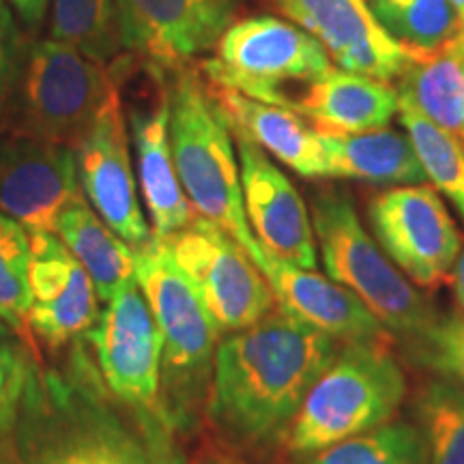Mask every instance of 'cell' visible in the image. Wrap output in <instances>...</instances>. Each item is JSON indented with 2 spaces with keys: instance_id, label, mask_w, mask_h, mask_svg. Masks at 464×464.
Listing matches in <instances>:
<instances>
[{
  "instance_id": "cell-34",
  "label": "cell",
  "mask_w": 464,
  "mask_h": 464,
  "mask_svg": "<svg viewBox=\"0 0 464 464\" xmlns=\"http://www.w3.org/2000/svg\"><path fill=\"white\" fill-rule=\"evenodd\" d=\"M48 3L50 0H11V5L17 9V14H20L22 20H24L31 28L42 24Z\"/></svg>"
},
{
  "instance_id": "cell-37",
  "label": "cell",
  "mask_w": 464,
  "mask_h": 464,
  "mask_svg": "<svg viewBox=\"0 0 464 464\" xmlns=\"http://www.w3.org/2000/svg\"><path fill=\"white\" fill-rule=\"evenodd\" d=\"M451 45L458 50V54H460L464 58V31L458 33L454 39H451Z\"/></svg>"
},
{
  "instance_id": "cell-15",
  "label": "cell",
  "mask_w": 464,
  "mask_h": 464,
  "mask_svg": "<svg viewBox=\"0 0 464 464\" xmlns=\"http://www.w3.org/2000/svg\"><path fill=\"white\" fill-rule=\"evenodd\" d=\"M235 136L246 216L260 246L288 263L316 269L318 243L304 198L256 142Z\"/></svg>"
},
{
  "instance_id": "cell-6",
  "label": "cell",
  "mask_w": 464,
  "mask_h": 464,
  "mask_svg": "<svg viewBox=\"0 0 464 464\" xmlns=\"http://www.w3.org/2000/svg\"><path fill=\"white\" fill-rule=\"evenodd\" d=\"M312 224L327 276L351 290L392 335L413 342L437 321L430 301L363 228L346 191L323 189L312 200Z\"/></svg>"
},
{
  "instance_id": "cell-19",
  "label": "cell",
  "mask_w": 464,
  "mask_h": 464,
  "mask_svg": "<svg viewBox=\"0 0 464 464\" xmlns=\"http://www.w3.org/2000/svg\"><path fill=\"white\" fill-rule=\"evenodd\" d=\"M130 125L144 207L153 224V235L166 239L196 216L172 160L168 89H161L153 108L131 110Z\"/></svg>"
},
{
  "instance_id": "cell-2",
  "label": "cell",
  "mask_w": 464,
  "mask_h": 464,
  "mask_svg": "<svg viewBox=\"0 0 464 464\" xmlns=\"http://www.w3.org/2000/svg\"><path fill=\"white\" fill-rule=\"evenodd\" d=\"M340 342L277 304L258 323L219 338L205 415L235 448H269L286 434Z\"/></svg>"
},
{
  "instance_id": "cell-25",
  "label": "cell",
  "mask_w": 464,
  "mask_h": 464,
  "mask_svg": "<svg viewBox=\"0 0 464 464\" xmlns=\"http://www.w3.org/2000/svg\"><path fill=\"white\" fill-rule=\"evenodd\" d=\"M415 426L426 445L428 464H464V387L437 376L415 396Z\"/></svg>"
},
{
  "instance_id": "cell-3",
  "label": "cell",
  "mask_w": 464,
  "mask_h": 464,
  "mask_svg": "<svg viewBox=\"0 0 464 464\" xmlns=\"http://www.w3.org/2000/svg\"><path fill=\"white\" fill-rule=\"evenodd\" d=\"M133 252L136 282L164 335L160 406L174 430L188 434L205 415L222 332L161 237Z\"/></svg>"
},
{
  "instance_id": "cell-21",
  "label": "cell",
  "mask_w": 464,
  "mask_h": 464,
  "mask_svg": "<svg viewBox=\"0 0 464 464\" xmlns=\"http://www.w3.org/2000/svg\"><path fill=\"white\" fill-rule=\"evenodd\" d=\"M213 95L228 116L232 131L256 142L265 153L274 155L284 166L305 179H323L324 153L321 136L310 121L295 110L274 106L230 89L211 84Z\"/></svg>"
},
{
  "instance_id": "cell-9",
  "label": "cell",
  "mask_w": 464,
  "mask_h": 464,
  "mask_svg": "<svg viewBox=\"0 0 464 464\" xmlns=\"http://www.w3.org/2000/svg\"><path fill=\"white\" fill-rule=\"evenodd\" d=\"M222 334L258 323L277 305L260 266L230 232L196 213L164 239Z\"/></svg>"
},
{
  "instance_id": "cell-17",
  "label": "cell",
  "mask_w": 464,
  "mask_h": 464,
  "mask_svg": "<svg viewBox=\"0 0 464 464\" xmlns=\"http://www.w3.org/2000/svg\"><path fill=\"white\" fill-rule=\"evenodd\" d=\"M290 22L314 34L346 72L392 82L404 72L411 50L392 37L368 0H277Z\"/></svg>"
},
{
  "instance_id": "cell-36",
  "label": "cell",
  "mask_w": 464,
  "mask_h": 464,
  "mask_svg": "<svg viewBox=\"0 0 464 464\" xmlns=\"http://www.w3.org/2000/svg\"><path fill=\"white\" fill-rule=\"evenodd\" d=\"M450 280H451V288H454V299L464 316V246L460 249V256H458V260H456Z\"/></svg>"
},
{
  "instance_id": "cell-22",
  "label": "cell",
  "mask_w": 464,
  "mask_h": 464,
  "mask_svg": "<svg viewBox=\"0 0 464 464\" xmlns=\"http://www.w3.org/2000/svg\"><path fill=\"white\" fill-rule=\"evenodd\" d=\"M327 179H353L374 185L426 183L420 155L406 133L376 130L365 133L318 131Z\"/></svg>"
},
{
  "instance_id": "cell-29",
  "label": "cell",
  "mask_w": 464,
  "mask_h": 464,
  "mask_svg": "<svg viewBox=\"0 0 464 464\" xmlns=\"http://www.w3.org/2000/svg\"><path fill=\"white\" fill-rule=\"evenodd\" d=\"M301 464H428V458L420 428L406 421H390L305 456Z\"/></svg>"
},
{
  "instance_id": "cell-12",
  "label": "cell",
  "mask_w": 464,
  "mask_h": 464,
  "mask_svg": "<svg viewBox=\"0 0 464 464\" xmlns=\"http://www.w3.org/2000/svg\"><path fill=\"white\" fill-rule=\"evenodd\" d=\"M82 196L72 144L31 131H0V211L31 232H56L69 202Z\"/></svg>"
},
{
  "instance_id": "cell-18",
  "label": "cell",
  "mask_w": 464,
  "mask_h": 464,
  "mask_svg": "<svg viewBox=\"0 0 464 464\" xmlns=\"http://www.w3.org/2000/svg\"><path fill=\"white\" fill-rule=\"evenodd\" d=\"M260 271L269 280L277 304L284 310L338 340L340 344L393 342V335L382 327L379 318L351 290L332 277L327 280L316 274V269H304L266 249Z\"/></svg>"
},
{
  "instance_id": "cell-5",
  "label": "cell",
  "mask_w": 464,
  "mask_h": 464,
  "mask_svg": "<svg viewBox=\"0 0 464 464\" xmlns=\"http://www.w3.org/2000/svg\"><path fill=\"white\" fill-rule=\"evenodd\" d=\"M392 342L342 344L307 392L286 434V450L312 456L340 440L393 421L406 398V376Z\"/></svg>"
},
{
  "instance_id": "cell-32",
  "label": "cell",
  "mask_w": 464,
  "mask_h": 464,
  "mask_svg": "<svg viewBox=\"0 0 464 464\" xmlns=\"http://www.w3.org/2000/svg\"><path fill=\"white\" fill-rule=\"evenodd\" d=\"M415 357L437 376L464 387V316L437 318L420 338L409 342Z\"/></svg>"
},
{
  "instance_id": "cell-26",
  "label": "cell",
  "mask_w": 464,
  "mask_h": 464,
  "mask_svg": "<svg viewBox=\"0 0 464 464\" xmlns=\"http://www.w3.org/2000/svg\"><path fill=\"white\" fill-rule=\"evenodd\" d=\"M400 100V97H398ZM400 123L420 155L432 188L451 202L464 219V144L454 133L432 123L413 103L400 100Z\"/></svg>"
},
{
  "instance_id": "cell-8",
  "label": "cell",
  "mask_w": 464,
  "mask_h": 464,
  "mask_svg": "<svg viewBox=\"0 0 464 464\" xmlns=\"http://www.w3.org/2000/svg\"><path fill=\"white\" fill-rule=\"evenodd\" d=\"M15 86V127L73 149L119 91L106 63L56 39H42L26 50Z\"/></svg>"
},
{
  "instance_id": "cell-10",
  "label": "cell",
  "mask_w": 464,
  "mask_h": 464,
  "mask_svg": "<svg viewBox=\"0 0 464 464\" xmlns=\"http://www.w3.org/2000/svg\"><path fill=\"white\" fill-rule=\"evenodd\" d=\"M372 235L415 286L437 288L451 277L462 237L432 185H396L368 205Z\"/></svg>"
},
{
  "instance_id": "cell-31",
  "label": "cell",
  "mask_w": 464,
  "mask_h": 464,
  "mask_svg": "<svg viewBox=\"0 0 464 464\" xmlns=\"http://www.w3.org/2000/svg\"><path fill=\"white\" fill-rule=\"evenodd\" d=\"M42 355L33 342L0 321V440L15 426Z\"/></svg>"
},
{
  "instance_id": "cell-14",
  "label": "cell",
  "mask_w": 464,
  "mask_h": 464,
  "mask_svg": "<svg viewBox=\"0 0 464 464\" xmlns=\"http://www.w3.org/2000/svg\"><path fill=\"white\" fill-rule=\"evenodd\" d=\"M123 50L160 69L216 48L232 22V0H114Z\"/></svg>"
},
{
  "instance_id": "cell-38",
  "label": "cell",
  "mask_w": 464,
  "mask_h": 464,
  "mask_svg": "<svg viewBox=\"0 0 464 464\" xmlns=\"http://www.w3.org/2000/svg\"><path fill=\"white\" fill-rule=\"evenodd\" d=\"M451 3H454V7L458 11V15H460L462 26H464V0H451Z\"/></svg>"
},
{
  "instance_id": "cell-30",
  "label": "cell",
  "mask_w": 464,
  "mask_h": 464,
  "mask_svg": "<svg viewBox=\"0 0 464 464\" xmlns=\"http://www.w3.org/2000/svg\"><path fill=\"white\" fill-rule=\"evenodd\" d=\"M31 232L0 211V321L33 342L31 307Z\"/></svg>"
},
{
  "instance_id": "cell-24",
  "label": "cell",
  "mask_w": 464,
  "mask_h": 464,
  "mask_svg": "<svg viewBox=\"0 0 464 464\" xmlns=\"http://www.w3.org/2000/svg\"><path fill=\"white\" fill-rule=\"evenodd\" d=\"M398 97L423 116L464 138V58L445 44L430 52H413L398 78Z\"/></svg>"
},
{
  "instance_id": "cell-28",
  "label": "cell",
  "mask_w": 464,
  "mask_h": 464,
  "mask_svg": "<svg viewBox=\"0 0 464 464\" xmlns=\"http://www.w3.org/2000/svg\"><path fill=\"white\" fill-rule=\"evenodd\" d=\"M50 39L108 63L123 50L114 0H52Z\"/></svg>"
},
{
  "instance_id": "cell-39",
  "label": "cell",
  "mask_w": 464,
  "mask_h": 464,
  "mask_svg": "<svg viewBox=\"0 0 464 464\" xmlns=\"http://www.w3.org/2000/svg\"><path fill=\"white\" fill-rule=\"evenodd\" d=\"M462 140H464V138H462Z\"/></svg>"
},
{
  "instance_id": "cell-35",
  "label": "cell",
  "mask_w": 464,
  "mask_h": 464,
  "mask_svg": "<svg viewBox=\"0 0 464 464\" xmlns=\"http://www.w3.org/2000/svg\"><path fill=\"white\" fill-rule=\"evenodd\" d=\"M198 464H247L237 451H228L222 448H208L202 451Z\"/></svg>"
},
{
  "instance_id": "cell-16",
  "label": "cell",
  "mask_w": 464,
  "mask_h": 464,
  "mask_svg": "<svg viewBox=\"0 0 464 464\" xmlns=\"http://www.w3.org/2000/svg\"><path fill=\"white\" fill-rule=\"evenodd\" d=\"M28 327L50 351L82 340L100 314L95 284L56 232L31 235Z\"/></svg>"
},
{
  "instance_id": "cell-11",
  "label": "cell",
  "mask_w": 464,
  "mask_h": 464,
  "mask_svg": "<svg viewBox=\"0 0 464 464\" xmlns=\"http://www.w3.org/2000/svg\"><path fill=\"white\" fill-rule=\"evenodd\" d=\"M82 340L116 398L160 406L164 335L138 282L106 301Z\"/></svg>"
},
{
  "instance_id": "cell-27",
  "label": "cell",
  "mask_w": 464,
  "mask_h": 464,
  "mask_svg": "<svg viewBox=\"0 0 464 464\" xmlns=\"http://www.w3.org/2000/svg\"><path fill=\"white\" fill-rule=\"evenodd\" d=\"M381 26L413 52H430L464 31L451 0H368Z\"/></svg>"
},
{
  "instance_id": "cell-23",
  "label": "cell",
  "mask_w": 464,
  "mask_h": 464,
  "mask_svg": "<svg viewBox=\"0 0 464 464\" xmlns=\"http://www.w3.org/2000/svg\"><path fill=\"white\" fill-rule=\"evenodd\" d=\"M56 235L86 269L102 304L136 282V252L97 216L84 194L61 213Z\"/></svg>"
},
{
  "instance_id": "cell-7",
  "label": "cell",
  "mask_w": 464,
  "mask_h": 464,
  "mask_svg": "<svg viewBox=\"0 0 464 464\" xmlns=\"http://www.w3.org/2000/svg\"><path fill=\"white\" fill-rule=\"evenodd\" d=\"M208 82L252 100L297 108L305 86L332 69L327 50L295 22L258 15L230 24L216 56L200 63Z\"/></svg>"
},
{
  "instance_id": "cell-1",
  "label": "cell",
  "mask_w": 464,
  "mask_h": 464,
  "mask_svg": "<svg viewBox=\"0 0 464 464\" xmlns=\"http://www.w3.org/2000/svg\"><path fill=\"white\" fill-rule=\"evenodd\" d=\"M52 353L0 440V464H188L161 406L116 398L84 340Z\"/></svg>"
},
{
  "instance_id": "cell-33",
  "label": "cell",
  "mask_w": 464,
  "mask_h": 464,
  "mask_svg": "<svg viewBox=\"0 0 464 464\" xmlns=\"http://www.w3.org/2000/svg\"><path fill=\"white\" fill-rule=\"evenodd\" d=\"M22 65L20 34L9 5L0 0V119L14 97L15 80Z\"/></svg>"
},
{
  "instance_id": "cell-13",
  "label": "cell",
  "mask_w": 464,
  "mask_h": 464,
  "mask_svg": "<svg viewBox=\"0 0 464 464\" xmlns=\"http://www.w3.org/2000/svg\"><path fill=\"white\" fill-rule=\"evenodd\" d=\"M75 161L80 188L97 216L133 249L144 246L153 232L142 213L119 91L75 144Z\"/></svg>"
},
{
  "instance_id": "cell-4",
  "label": "cell",
  "mask_w": 464,
  "mask_h": 464,
  "mask_svg": "<svg viewBox=\"0 0 464 464\" xmlns=\"http://www.w3.org/2000/svg\"><path fill=\"white\" fill-rule=\"evenodd\" d=\"M170 97V149L179 181L198 216L222 226L263 266L265 249L243 205L235 136L213 91L194 72L177 69Z\"/></svg>"
},
{
  "instance_id": "cell-20",
  "label": "cell",
  "mask_w": 464,
  "mask_h": 464,
  "mask_svg": "<svg viewBox=\"0 0 464 464\" xmlns=\"http://www.w3.org/2000/svg\"><path fill=\"white\" fill-rule=\"evenodd\" d=\"M398 108V91L390 82L332 67L305 86L295 112L318 131L365 133L385 130Z\"/></svg>"
}]
</instances>
